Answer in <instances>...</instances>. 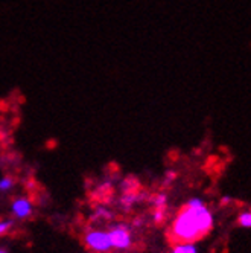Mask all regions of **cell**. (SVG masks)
<instances>
[{"mask_svg": "<svg viewBox=\"0 0 251 253\" xmlns=\"http://www.w3.org/2000/svg\"><path fill=\"white\" fill-rule=\"evenodd\" d=\"M172 253H198V250H196L193 243H180L175 244Z\"/></svg>", "mask_w": 251, "mask_h": 253, "instance_id": "obj_5", "label": "cell"}, {"mask_svg": "<svg viewBox=\"0 0 251 253\" xmlns=\"http://www.w3.org/2000/svg\"><path fill=\"white\" fill-rule=\"evenodd\" d=\"M12 209L19 216H28L31 212V203H29V200H26V198H19V200L14 202Z\"/></svg>", "mask_w": 251, "mask_h": 253, "instance_id": "obj_4", "label": "cell"}, {"mask_svg": "<svg viewBox=\"0 0 251 253\" xmlns=\"http://www.w3.org/2000/svg\"><path fill=\"white\" fill-rule=\"evenodd\" d=\"M9 226H11V223H0V235L5 233L9 229Z\"/></svg>", "mask_w": 251, "mask_h": 253, "instance_id": "obj_8", "label": "cell"}, {"mask_svg": "<svg viewBox=\"0 0 251 253\" xmlns=\"http://www.w3.org/2000/svg\"><path fill=\"white\" fill-rule=\"evenodd\" d=\"M238 223L241 227H245V229H251V211H245L239 215L238 218Z\"/></svg>", "mask_w": 251, "mask_h": 253, "instance_id": "obj_6", "label": "cell"}, {"mask_svg": "<svg viewBox=\"0 0 251 253\" xmlns=\"http://www.w3.org/2000/svg\"><path fill=\"white\" fill-rule=\"evenodd\" d=\"M213 227V215L207 209V206L192 208L184 206L171 226L169 238L172 243H195L196 240L203 238Z\"/></svg>", "mask_w": 251, "mask_h": 253, "instance_id": "obj_1", "label": "cell"}, {"mask_svg": "<svg viewBox=\"0 0 251 253\" xmlns=\"http://www.w3.org/2000/svg\"><path fill=\"white\" fill-rule=\"evenodd\" d=\"M108 237H110L111 247L117 250H125L131 246V235H130V230L125 226H117L111 229L108 232Z\"/></svg>", "mask_w": 251, "mask_h": 253, "instance_id": "obj_3", "label": "cell"}, {"mask_svg": "<svg viewBox=\"0 0 251 253\" xmlns=\"http://www.w3.org/2000/svg\"><path fill=\"white\" fill-rule=\"evenodd\" d=\"M11 185H12V182L9 178H5V180H2L0 182V189H8V188H11Z\"/></svg>", "mask_w": 251, "mask_h": 253, "instance_id": "obj_7", "label": "cell"}, {"mask_svg": "<svg viewBox=\"0 0 251 253\" xmlns=\"http://www.w3.org/2000/svg\"><path fill=\"white\" fill-rule=\"evenodd\" d=\"M84 243L88 249L98 253H107L113 249L108 233L101 230H88L84 237Z\"/></svg>", "mask_w": 251, "mask_h": 253, "instance_id": "obj_2", "label": "cell"}, {"mask_svg": "<svg viewBox=\"0 0 251 253\" xmlns=\"http://www.w3.org/2000/svg\"><path fill=\"white\" fill-rule=\"evenodd\" d=\"M0 253H6V252L5 250H0Z\"/></svg>", "mask_w": 251, "mask_h": 253, "instance_id": "obj_9", "label": "cell"}]
</instances>
